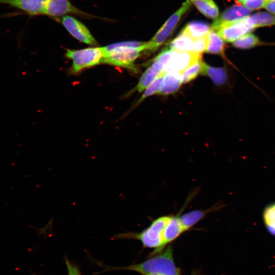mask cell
Listing matches in <instances>:
<instances>
[{
	"label": "cell",
	"instance_id": "6da1fadb",
	"mask_svg": "<svg viewBox=\"0 0 275 275\" xmlns=\"http://www.w3.org/2000/svg\"><path fill=\"white\" fill-rule=\"evenodd\" d=\"M147 42L124 41L103 47L102 63L136 71L134 62L146 49Z\"/></svg>",
	"mask_w": 275,
	"mask_h": 275
},
{
	"label": "cell",
	"instance_id": "7a4b0ae2",
	"mask_svg": "<svg viewBox=\"0 0 275 275\" xmlns=\"http://www.w3.org/2000/svg\"><path fill=\"white\" fill-rule=\"evenodd\" d=\"M124 270L145 273H155L161 275H180L173 257V249L169 245L164 251L155 257L141 263L124 267H107L102 272Z\"/></svg>",
	"mask_w": 275,
	"mask_h": 275
},
{
	"label": "cell",
	"instance_id": "3957f363",
	"mask_svg": "<svg viewBox=\"0 0 275 275\" xmlns=\"http://www.w3.org/2000/svg\"><path fill=\"white\" fill-rule=\"evenodd\" d=\"M169 215L162 216L154 219L146 229L139 233L127 232L117 234L113 239H135L140 240L145 248L154 249L153 254L160 253L165 245L163 233Z\"/></svg>",
	"mask_w": 275,
	"mask_h": 275
},
{
	"label": "cell",
	"instance_id": "277c9868",
	"mask_svg": "<svg viewBox=\"0 0 275 275\" xmlns=\"http://www.w3.org/2000/svg\"><path fill=\"white\" fill-rule=\"evenodd\" d=\"M65 55L71 60L70 69L72 73L102 63L104 51L103 47H90L80 49H67Z\"/></svg>",
	"mask_w": 275,
	"mask_h": 275
},
{
	"label": "cell",
	"instance_id": "5b68a950",
	"mask_svg": "<svg viewBox=\"0 0 275 275\" xmlns=\"http://www.w3.org/2000/svg\"><path fill=\"white\" fill-rule=\"evenodd\" d=\"M191 4L190 0H187L182 4L180 8L168 19L152 39L147 42L146 50L155 51L163 44L172 33L182 16L190 8Z\"/></svg>",
	"mask_w": 275,
	"mask_h": 275
},
{
	"label": "cell",
	"instance_id": "8992f818",
	"mask_svg": "<svg viewBox=\"0 0 275 275\" xmlns=\"http://www.w3.org/2000/svg\"><path fill=\"white\" fill-rule=\"evenodd\" d=\"M62 24L68 33L78 41L96 46L98 43L89 29L82 22L70 15L62 16Z\"/></svg>",
	"mask_w": 275,
	"mask_h": 275
},
{
	"label": "cell",
	"instance_id": "52a82bcc",
	"mask_svg": "<svg viewBox=\"0 0 275 275\" xmlns=\"http://www.w3.org/2000/svg\"><path fill=\"white\" fill-rule=\"evenodd\" d=\"M254 29L246 16L239 20L225 24L215 31L224 41L233 42L242 36L249 33Z\"/></svg>",
	"mask_w": 275,
	"mask_h": 275
},
{
	"label": "cell",
	"instance_id": "ba28073f",
	"mask_svg": "<svg viewBox=\"0 0 275 275\" xmlns=\"http://www.w3.org/2000/svg\"><path fill=\"white\" fill-rule=\"evenodd\" d=\"M69 14L83 17H91L74 6L69 0H47L43 13V15L54 17H62Z\"/></svg>",
	"mask_w": 275,
	"mask_h": 275
},
{
	"label": "cell",
	"instance_id": "9c48e42d",
	"mask_svg": "<svg viewBox=\"0 0 275 275\" xmlns=\"http://www.w3.org/2000/svg\"><path fill=\"white\" fill-rule=\"evenodd\" d=\"M200 59L201 54L193 52L175 51L164 67L162 73L166 74L170 72H183L191 65Z\"/></svg>",
	"mask_w": 275,
	"mask_h": 275
},
{
	"label": "cell",
	"instance_id": "30bf717a",
	"mask_svg": "<svg viewBox=\"0 0 275 275\" xmlns=\"http://www.w3.org/2000/svg\"><path fill=\"white\" fill-rule=\"evenodd\" d=\"M252 11L243 5H234L224 11L213 22L211 30L216 31L225 24L241 19L248 16Z\"/></svg>",
	"mask_w": 275,
	"mask_h": 275
},
{
	"label": "cell",
	"instance_id": "8fae6325",
	"mask_svg": "<svg viewBox=\"0 0 275 275\" xmlns=\"http://www.w3.org/2000/svg\"><path fill=\"white\" fill-rule=\"evenodd\" d=\"M47 0H0V4L7 5L30 15L43 14Z\"/></svg>",
	"mask_w": 275,
	"mask_h": 275
},
{
	"label": "cell",
	"instance_id": "7c38bea8",
	"mask_svg": "<svg viewBox=\"0 0 275 275\" xmlns=\"http://www.w3.org/2000/svg\"><path fill=\"white\" fill-rule=\"evenodd\" d=\"M185 232L179 219V216H170L163 233L164 245L176 239Z\"/></svg>",
	"mask_w": 275,
	"mask_h": 275
},
{
	"label": "cell",
	"instance_id": "4fadbf2b",
	"mask_svg": "<svg viewBox=\"0 0 275 275\" xmlns=\"http://www.w3.org/2000/svg\"><path fill=\"white\" fill-rule=\"evenodd\" d=\"M201 74L209 76L213 82L217 86L226 84L228 80V72L223 67H215L201 62Z\"/></svg>",
	"mask_w": 275,
	"mask_h": 275
},
{
	"label": "cell",
	"instance_id": "5bb4252c",
	"mask_svg": "<svg viewBox=\"0 0 275 275\" xmlns=\"http://www.w3.org/2000/svg\"><path fill=\"white\" fill-rule=\"evenodd\" d=\"M183 82L182 72H170L165 74L159 94L166 95L176 92Z\"/></svg>",
	"mask_w": 275,
	"mask_h": 275
},
{
	"label": "cell",
	"instance_id": "9a60e30c",
	"mask_svg": "<svg viewBox=\"0 0 275 275\" xmlns=\"http://www.w3.org/2000/svg\"><path fill=\"white\" fill-rule=\"evenodd\" d=\"M214 209V207L206 210H193L179 216L180 223L184 231L191 228Z\"/></svg>",
	"mask_w": 275,
	"mask_h": 275
},
{
	"label": "cell",
	"instance_id": "2e32d148",
	"mask_svg": "<svg viewBox=\"0 0 275 275\" xmlns=\"http://www.w3.org/2000/svg\"><path fill=\"white\" fill-rule=\"evenodd\" d=\"M207 46L206 52L216 54L225 57V43L223 39L213 30L207 33Z\"/></svg>",
	"mask_w": 275,
	"mask_h": 275
},
{
	"label": "cell",
	"instance_id": "e0dca14e",
	"mask_svg": "<svg viewBox=\"0 0 275 275\" xmlns=\"http://www.w3.org/2000/svg\"><path fill=\"white\" fill-rule=\"evenodd\" d=\"M194 40L188 35L181 32L169 44V48L178 52H191Z\"/></svg>",
	"mask_w": 275,
	"mask_h": 275
},
{
	"label": "cell",
	"instance_id": "ac0fdd59",
	"mask_svg": "<svg viewBox=\"0 0 275 275\" xmlns=\"http://www.w3.org/2000/svg\"><path fill=\"white\" fill-rule=\"evenodd\" d=\"M161 73L151 65L142 74L136 86L131 91L142 92L147 89Z\"/></svg>",
	"mask_w": 275,
	"mask_h": 275
},
{
	"label": "cell",
	"instance_id": "d6986e66",
	"mask_svg": "<svg viewBox=\"0 0 275 275\" xmlns=\"http://www.w3.org/2000/svg\"><path fill=\"white\" fill-rule=\"evenodd\" d=\"M210 30L211 28L207 23L195 21L188 23L181 32L195 39L206 35Z\"/></svg>",
	"mask_w": 275,
	"mask_h": 275
},
{
	"label": "cell",
	"instance_id": "ffe728a7",
	"mask_svg": "<svg viewBox=\"0 0 275 275\" xmlns=\"http://www.w3.org/2000/svg\"><path fill=\"white\" fill-rule=\"evenodd\" d=\"M197 9L208 18H216L218 15V8L212 0H190Z\"/></svg>",
	"mask_w": 275,
	"mask_h": 275
},
{
	"label": "cell",
	"instance_id": "44dd1931",
	"mask_svg": "<svg viewBox=\"0 0 275 275\" xmlns=\"http://www.w3.org/2000/svg\"><path fill=\"white\" fill-rule=\"evenodd\" d=\"M247 18L254 28L275 24V16L268 12H257L248 15Z\"/></svg>",
	"mask_w": 275,
	"mask_h": 275
},
{
	"label": "cell",
	"instance_id": "7402d4cb",
	"mask_svg": "<svg viewBox=\"0 0 275 275\" xmlns=\"http://www.w3.org/2000/svg\"><path fill=\"white\" fill-rule=\"evenodd\" d=\"M261 44L259 38L251 33L246 34L233 42V46L242 49H250Z\"/></svg>",
	"mask_w": 275,
	"mask_h": 275
},
{
	"label": "cell",
	"instance_id": "603a6c76",
	"mask_svg": "<svg viewBox=\"0 0 275 275\" xmlns=\"http://www.w3.org/2000/svg\"><path fill=\"white\" fill-rule=\"evenodd\" d=\"M175 51L172 50L169 48H166L158 54L154 59L152 66L162 72L167 64L175 53Z\"/></svg>",
	"mask_w": 275,
	"mask_h": 275
},
{
	"label": "cell",
	"instance_id": "cb8c5ba5",
	"mask_svg": "<svg viewBox=\"0 0 275 275\" xmlns=\"http://www.w3.org/2000/svg\"><path fill=\"white\" fill-rule=\"evenodd\" d=\"M263 219L268 231L275 235V204L268 206L264 209Z\"/></svg>",
	"mask_w": 275,
	"mask_h": 275
},
{
	"label": "cell",
	"instance_id": "d4e9b609",
	"mask_svg": "<svg viewBox=\"0 0 275 275\" xmlns=\"http://www.w3.org/2000/svg\"><path fill=\"white\" fill-rule=\"evenodd\" d=\"M165 74L161 73L156 79L146 89L137 103H140L145 98L156 93H159L163 81Z\"/></svg>",
	"mask_w": 275,
	"mask_h": 275
},
{
	"label": "cell",
	"instance_id": "484cf974",
	"mask_svg": "<svg viewBox=\"0 0 275 275\" xmlns=\"http://www.w3.org/2000/svg\"><path fill=\"white\" fill-rule=\"evenodd\" d=\"M201 59L197 61L182 72L183 82L186 83L195 79L201 69Z\"/></svg>",
	"mask_w": 275,
	"mask_h": 275
},
{
	"label": "cell",
	"instance_id": "4316f807",
	"mask_svg": "<svg viewBox=\"0 0 275 275\" xmlns=\"http://www.w3.org/2000/svg\"><path fill=\"white\" fill-rule=\"evenodd\" d=\"M207 34L194 39L191 52L201 54L202 52L206 51L207 46Z\"/></svg>",
	"mask_w": 275,
	"mask_h": 275
},
{
	"label": "cell",
	"instance_id": "83f0119b",
	"mask_svg": "<svg viewBox=\"0 0 275 275\" xmlns=\"http://www.w3.org/2000/svg\"><path fill=\"white\" fill-rule=\"evenodd\" d=\"M270 0H244L242 3L246 8L251 10H257L264 7Z\"/></svg>",
	"mask_w": 275,
	"mask_h": 275
},
{
	"label": "cell",
	"instance_id": "f1b7e54d",
	"mask_svg": "<svg viewBox=\"0 0 275 275\" xmlns=\"http://www.w3.org/2000/svg\"><path fill=\"white\" fill-rule=\"evenodd\" d=\"M65 264L67 269V275H80V271L78 266L70 262L65 257Z\"/></svg>",
	"mask_w": 275,
	"mask_h": 275
},
{
	"label": "cell",
	"instance_id": "f546056e",
	"mask_svg": "<svg viewBox=\"0 0 275 275\" xmlns=\"http://www.w3.org/2000/svg\"><path fill=\"white\" fill-rule=\"evenodd\" d=\"M268 11L275 15V0H270L264 6Z\"/></svg>",
	"mask_w": 275,
	"mask_h": 275
},
{
	"label": "cell",
	"instance_id": "4dcf8cb0",
	"mask_svg": "<svg viewBox=\"0 0 275 275\" xmlns=\"http://www.w3.org/2000/svg\"><path fill=\"white\" fill-rule=\"evenodd\" d=\"M143 275H161V274H155V273H145V274H143Z\"/></svg>",
	"mask_w": 275,
	"mask_h": 275
},
{
	"label": "cell",
	"instance_id": "1f68e13d",
	"mask_svg": "<svg viewBox=\"0 0 275 275\" xmlns=\"http://www.w3.org/2000/svg\"><path fill=\"white\" fill-rule=\"evenodd\" d=\"M239 2H242L244 0H238Z\"/></svg>",
	"mask_w": 275,
	"mask_h": 275
},
{
	"label": "cell",
	"instance_id": "d6a6232c",
	"mask_svg": "<svg viewBox=\"0 0 275 275\" xmlns=\"http://www.w3.org/2000/svg\"><path fill=\"white\" fill-rule=\"evenodd\" d=\"M33 275H37V274H35V273H33Z\"/></svg>",
	"mask_w": 275,
	"mask_h": 275
}]
</instances>
